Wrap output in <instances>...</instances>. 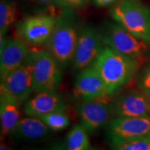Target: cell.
Here are the masks:
<instances>
[{"label":"cell","instance_id":"obj_1","mask_svg":"<svg viewBox=\"0 0 150 150\" xmlns=\"http://www.w3.org/2000/svg\"><path fill=\"white\" fill-rule=\"evenodd\" d=\"M142 62L105 47L92 66L104 81L110 97L132 79Z\"/></svg>","mask_w":150,"mask_h":150},{"label":"cell","instance_id":"obj_2","mask_svg":"<svg viewBox=\"0 0 150 150\" xmlns=\"http://www.w3.org/2000/svg\"><path fill=\"white\" fill-rule=\"evenodd\" d=\"M110 14L131 34L150 42V11L140 0H120Z\"/></svg>","mask_w":150,"mask_h":150},{"label":"cell","instance_id":"obj_3","mask_svg":"<svg viewBox=\"0 0 150 150\" xmlns=\"http://www.w3.org/2000/svg\"><path fill=\"white\" fill-rule=\"evenodd\" d=\"M70 17L63 15L57 19L53 33L45 44L47 51L62 67H66L72 63L79 33Z\"/></svg>","mask_w":150,"mask_h":150},{"label":"cell","instance_id":"obj_4","mask_svg":"<svg viewBox=\"0 0 150 150\" xmlns=\"http://www.w3.org/2000/svg\"><path fill=\"white\" fill-rule=\"evenodd\" d=\"M27 63L32 69L35 91L57 90L62 81L61 65L50 52H31Z\"/></svg>","mask_w":150,"mask_h":150},{"label":"cell","instance_id":"obj_5","mask_svg":"<svg viewBox=\"0 0 150 150\" xmlns=\"http://www.w3.org/2000/svg\"><path fill=\"white\" fill-rule=\"evenodd\" d=\"M102 37L106 47L125 56L145 61L148 52L145 41L134 36L119 23L108 24Z\"/></svg>","mask_w":150,"mask_h":150},{"label":"cell","instance_id":"obj_6","mask_svg":"<svg viewBox=\"0 0 150 150\" xmlns=\"http://www.w3.org/2000/svg\"><path fill=\"white\" fill-rule=\"evenodd\" d=\"M149 136V117H116L106 126V136L111 147Z\"/></svg>","mask_w":150,"mask_h":150},{"label":"cell","instance_id":"obj_7","mask_svg":"<svg viewBox=\"0 0 150 150\" xmlns=\"http://www.w3.org/2000/svg\"><path fill=\"white\" fill-rule=\"evenodd\" d=\"M102 35L92 26H86L79 33L72 60L73 68L82 71L91 67L102 53L104 47Z\"/></svg>","mask_w":150,"mask_h":150},{"label":"cell","instance_id":"obj_8","mask_svg":"<svg viewBox=\"0 0 150 150\" xmlns=\"http://www.w3.org/2000/svg\"><path fill=\"white\" fill-rule=\"evenodd\" d=\"M57 18L52 15L28 17L16 26L18 38L31 45H45L55 28Z\"/></svg>","mask_w":150,"mask_h":150},{"label":"cell","instance_id":"obj_9","mask_svg":"<svg viewBox=\"0 0 150 150\" xmlns=\"http://www.w3.org/2000/svg\"><path fill=\"white\" fill-rule=\"evenodd\" d=\"M0 95L14 99L20 104L35 91L32 69L27 63L1 80Z\"/></svg>","mask_w":150,"mask_h":150},{"label":"cell","instance_id":"obj_10","mask_svg":"<svg viewBox=\"0 0 150 150\" xmlns=\"http://www.w3.org/2000/svg\"><path fill=\"white\" fill-rule=\"evenodd\" d=\"M108 99L82 101L76 107L81 125L89 134L107 125L113 115Z\"/></svg>","mask_w":150,"mask_h":150},{"label":"cell","instance_id":"obj_11","mask_svg":"<svg viewBox=\"0 0 150 150\" xmlns=\"http://www.w3.org/2000/svg\"><path fill=\"white\" fill-rule=\"evenodd\" d=\"M72 93L73 96L81 102L110 97L104 81L93 66L81 71L75 80Z\"/></svg>","mask_w":150,"mask_h":150},{"label":"cell","instance_id":"obj_12","mask_svg":"<svg viewBox=\"0 0 150 150\" xmlns=\"http://www.w3.org/2000/svg\"><path fill=\"white\" fill-rule=\"evenodd\" d=\"M31 52L25 42L20 39H8L1 37L0 79L2 80L7 75L27 63Z\"/></svg>","mask_w":150,"mask_h":150},{"label":"cell","instance_id":"obj_13","mask_svg":"<svg viewBox=\"0 0 150 150\" xmlns=\"http://www.w3.org/2000/svg\"><path fill=\"white\" fill-rule=\"evenodd\" d=\"M110 104L113 115L117 117H149L147 96L142 91L123 93Z\"/></svg>","mask_w":150,"mask_h":150},{"label":"cell","instance_id":"obj_14","mask_svg":"<svg viewBox=\"0 0 150 150\" xmlns=\"http://www.w3.org/2000/svg\"><path fill=\"white\" fill-rule=\"evenodd\" d=\"M66 104L56 91H38L24 102L23 110L28 116L41 117L56 111H65Z\"/></svg>","mask_w":150,"mask_h":150},{"label":"cell","instance_id":"obj_15","mask_svg":"<svg viewBox=\"0 0 150 150\" xmlns=\"http://www.w3.org/2000/svg\"><path fill=\"white\" fill-rule=\"evenodd\" d=\"M51 129L40 118L22 117L10 136L17 140L25 142H34L47 138Z\"/></svg>","mask_w":150,"mask_h":150},{"label":"cell","instance_id":"obj_16","mask_svg":"<svg viewBox=\"0 0 150 150\" xmlns=\"http://www.w3.org/2000/svg\"><path fill=\"white\" fill-rule=\"evenodd\" d=\"M1 95L0 97V122H1V140L10 136L20 120L19 104L10 97Z\"/></svg>","mask_w":150,"mask_h":150},{"label":"cell","instance_id":"obj_17","mask_svg":"<svg viewBox=\"0 0 150 150\" xmlns=\"http://www.w3.org/2000/svg\"><path fill=\"white\" fill-rule=\"evenodd\" d=\"M64 150H88L90 138L88 132L81 125H76L71 129L63 144Z\"/></svg>","mask_w":150,"mask_h":150},{"label":"cell","instance_id":"obj_18","mask_svg":"<svg viewBox=\"0 0 150 150\" xmlns=\"http://www.w3.org/2000/svg\"><path fill=\"white\" fill-rule=\"evenodd\" d=\"M17 19V5L14 0H1L0 1V33L4 37Z\"/></svg>","mask_w":150,"mask_h":150},{"label":"cell","instance_id":"obj_19","mask_svg":"<svg viewBox=\"0 0 150 150\" xmlns=\"http://www.w3.org/2000/svg\"><path fill=\"white\" fill-rule=\"evenodd\" d=\"M49 128L54 131H60L70 125V118L65 111H56L40 117Z\"/></svg>","mask_w":150,"mask_h":150},{"label":"cell","instance_id":"obj_20","mask_svg":"<svg viewBox=\"0 0 150 150\" xmlns=\"http://www.w3.org/2000/svg\"><path fill=\"white\" fill-rule=\"evenodd\" d=\"M112 150H150V136L112 147Z\"/></svg>","mask_w":150,"mask_h":150},{"label":"cell","instance_id":"obj_21","mask_svg":"<svg viewBox=\"0 0 150 150\" xmlns=\"http://www.w3.org/2000/svg\"><path fill=\"white\" fill-rule=\"evenodd\" d=\"M138 86L147 95L150 93V64L140 73L138 77Z\"/></svg>","mask_w":150,"mask_h":150},{"label":"cell","instance_id":"obj_22","mask_svg":"<svg viewBox=\"0 0 150 150\" xmlns=\"http://www.w3.org/2000/svg\"><path fill=\"white\" fill-rule=\"evenodd\" d=\"M62 7L66 8H78L85 4L84 0H60Z\"/></svg>","mask_w":150,"mask_h":150},{"label":"cell","instance_id":"obj_23","mask_svg":"<svg viewBox=\"0 0 150 150\" xmlns=\"http://www.w3.org/2000/svg\"><path fill=\"white\" fill-rule=\"evenodd\" d=\"M31 3L36 4L39 5L50 6H60L62 7L60 0H28Z\"/></svg>","mask_w":150,"mask_h":150},{"label":"cell","instance_id":"obj_24","mask_svg":"<svg viewBox=\"0 0 150 150\" xmlns=\"http://www.w3.org/2000/svg\"><path fill=\"white\" fill-rule=\"evenodd\" d=\"M97 7H106L116 4L120 0H93Z\"/></svg>","mask_w":150,"mask_h":150},{"label":"cell","instance_id":"obj_25","mask_svg":"<svg viewBox=\"0 0 150 150\" xmlns=\"http://www.w3.org/2000/svg\"><path fill=\"white\" fill-rule=\"evenodd\" d=\"M29 150H64V147L62 144H58V145H53L45 148H38V149H33Z\"/></svg>","mask_w":150,"mask_h":150},{"label":"cell","instance_id":"obj_26","mask_svg":"<svg viewBox=\"0 0 150 150\" xmlns=\"http://www.w3.org/2000/svg\"><path fill=\"white\" fill-rule=\"evenodd\" d=\"M0 150H13L8 144H6L4 140H1V145H0Z\"/></svg>","mask_w":150,"mask_h":150},{"label":"cell","instance_id":"obj_27","mask_svg":"<svg viewBox=\"0 0 150 150\" xmlns=\"http://www.w3.org/2000/svg\"><path fill=\"white\" fill-rule=\"evenodd\" d=\"M147 96L148 99V104H149V118H150V93L148 94Z\"/></svg>","mask_w":150,"mask_h":150},{"label":"cell","instance_id":"obj_28","mask_svg":"<svg viewBox=\"0 0 150 150\" xmlns=\"http://www.w3.org/2000/svg\"><path fill=\"white\" fill-rule=\"evenodd\" d=\"M88 150H99V149H96V148H91V147H90Z\"/></svg>","mask_w":150,"mask_h":150},{"label":"cell","instance_id":"obj_29","mask_svg":"<svg viewBox=\"0 0 150 150\" xmlns=\"http://www.w3.org/2000/svg\"><path fill=\"white\" fill-rule=\"evenodd\" d=\"M91 1H92V0H84V1H85L86 4V3H89V2H91Z\"/></svg>","mask_w":150,"mask_h":150}]
</instances>
